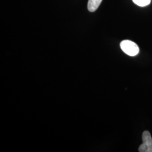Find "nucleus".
Instances as JSON below:
<instances>
[{
    "instance_id": "f257e3e1",
    "label": "nucleus",
    "mask_w": 152,
    "mask_h": 152,
    "mask_svg": "<svg viewBox=\"0 0 152 152\" xmlns=\"http://www.w3.org/2000/svg\"><path fill=\"white\" fill-rule=\"evenodd\" d=\"M120 46L122 50L131 56H134L139 53V48L137 44L130 40H124L121 44Z\"/></svg>"
},
{
    "instance_id": "f03ea898",
    "label": "nucleus",
    "mask_w": 152,
    "mask_h": 152,
    "mask_svg": "<svg viewBox=\"0 0 152 152\" xmlns=\"http://www.w3.org/2000/svg\"><path fill=\"white\" fill-rule=\"evenodd\" d=\"M142 144L139 148V152H152V137L148 131H144L142 135Z\"/></svg>"
},
{
    "instance_id": "7ed1b4c3",
    "label": "nucleus",
    "mask_w": 152,
    "mask_h": 152,
    "mask_svg": "<svg viewBox=\"0 0 152 152\" xmlns=\"http://www.w3.org/2000/svg\"><path fill=\"white\" fill-rule=\"evenodd\" d=\"M102 1L103 0H88L87 4V8L88 11L90 12L96 11L102 3Z\"/></svg>"
},
{
    "instance_id": "20e7f679",
    "label": "nucleus",
    "mask_w": 152,
    "mask_h": 152,
    "mask_svg": "<svg viewBox=\"0 0 152 152\" xmlns=\"http://www.w3.org/2000/svg\"><path fill=\"white\" fill-rule=\"evenodd\" d=\"M132 1L137 5L144 7L149 5L151 0H132Z\"/></svg>"
}]
</instances>
